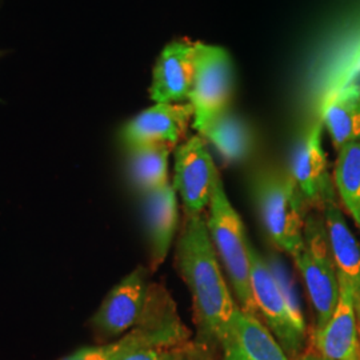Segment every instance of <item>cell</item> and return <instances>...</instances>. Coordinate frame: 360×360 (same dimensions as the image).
<instances>
[{
  "label": "cell",
  "mask_w": 360,
  "mask_h": 360,
  "mask_svg": "<svg viewBox=\"0 0 360 360\" xmlns=\"http://www.w3.org/2000/svg\"><path fill=\"white\" fill-rule=\"evenodd\" d=\"M175 257L180 276L193 297L199 334L220 346L238 303L224 281L206 217H184Z\"/></svg>",
  "instance_id": "6da1fadb"
},
{
  "label": "cell",
  "mask_w": 360,
  "mask_h": 360,
  "mask_svg": "<svg viewBox=\"0 0 360 360\" xmlns=\"http://www.w3.org/2000/svg\"><path fill=\"white\" fill-rule=\"evenodd\" d=\"M206 219L211 242L219 262L227 272L238 306L247 314L257 316L251 290L250 243L245 238V224L232 206L220 175L212 190Z\"/></svg>",
  "instance_id": "7a4b0ae2"
},
{
  "label": "cell",
  "mask_w": 360,
  "mask_h": 360,
  "mask_svg": "<svg viewBox=\"0 0 360 360\" xmlns=\"http://www.w3.org/2000/svg\"><path fill=\"white\" fill-rule=\"evenodd\" d=\"M255 199L263 227L276 248L295 259L304 245L307 210L288 174L266 171L255 181Z\"/></svg>",
  "instance_id": "3957f363"
},
{
  "label": "cell",
  "mask_w": 360,
  "mask_h": 360,
  "mask_svg": "<svg viewBox=\"0 0 360 360\" xmlns=\"http://www.w3.org/2000/svg\"><path fill=\"white\" fill-rule=\"evenodd\" d=\"M300 271L321 330L333 316L340 295V283L327 236L323 214H309L304 224V245L294 259Z\"/></svg>",
  "instance_id": "277c9868"
},
{
  "label": "cell",
  "mask_w": 360,
  "mask_h": 360,
  "mask_svg": "<svg viewBox=\"0 0 360 360\" xmlns=\"http://www.w3.org/2000/svg\"><path fill=\"white\" fill-rule=\"evenodd\" d=\"M195 72L188 103L193 129L199 134L227 111L233 91V67L229 52L218 46L193 43Z\"/></svg>",
  "instance_id": "5b68a950"
},
{
  "label": "cell",
  "mask_w": 360,
  "mask_h": 360,
  "mask_svg": "<svg viewBox=\"0 0 360 360\" xmlns=\"http://www.w3.org/2000/svg\"><path fill=\"white\" fill-rule=\"evenodd\" d=\"M218 176L217 166L200 135L176 147L172 187L181 200L184 217L203 215Z\"/></svg>",
  "instance_id": "8992f818"
},
{
  "label": "cell",
  "mask_w": 360,
  "mask_h": 360,
  "mask_svg": "<svg viewBox=\"0 0 360 360\" xmlns=\"http://www.w3.org/2000/svg\"><path fill=\"white\" fill-rule=\"evenodd\" d=\"M322 120L306 129L294 146L290 175L311 210L322 212L326 205L336 202L334 179L322 144Z\"/></svg>",
  "instance_id": "52a82bcc"
},
{
  "label": "cell",
  "mask_w": 360,
  "mask_h": 360,
  "mask_svg": "<svg viewBox=\"0 0 360 360\" xmlns=\"http://www.w3.org/2000/svg\"><path fill=\"white\" fill-rule=\"evenodd\" d=\"M251 290L257 306V315L263 318L271 333L278 339L287 354L297 355L303 347L304 338L296 330L290 309L284 300L279 284L266 262L250 245Z\"/></svg>",
  "instance_id": "ba28073f"
},
{
  "label": "cell",
  "mask_w": 360,
  "mask_h": 360,
  "mask_svg": "<svg viewBox=\"0 0 360 360\" xmlns=\"http://www.w3.org/2000/svg\"><path fill=\"white\" fill-rule=\"evenodd\" d=\"M148 288L147 271L143 267L132 271L116 284L91 319L95 335L107 340L131 331L142 319Z\"/></svg>",
  "instance_id": "9c48e42d"
},
{
  "label": "cell",
  "mask_w": 360,
  "mask_h": 360,
  "mask_svg": "<svg viewBox=\"0 0 360 360\" xmlns=\"http://www.w3.org/2000/svg\"><path fill=\"white\" fill-rule=\"evenodd\" d=\"M193 117L190 103H156L131 119L120 132L129 148L141 146H167L175 148Z\"/></svg>",
  "instance_id": "30bf717a"
},
{
  "label": "cell",
  "mask_w": 360,
  "mask_h": 360,
  "mask_svg": "<svg viewBox=\"0 0 360 360\" xmlns=\"http://www.w3.org/2000/svg\"><path fill=\"white\" fill-rule=\"evenodd\" d=\"M339 302L330 321L315 331L314 347L326 359L360 360V326L355 297L346 279L339 276Z\"/></svg>",
  "instance_id": "8fae6325"
},
{
  "label": "cell",
  "mask_w": 360,
  "mask_h": 360,
  "mask_svg": "<svg viewBox=\"0 0 360 360\" xmlns=\"http://www.w3.org/2000/svg\"><path fill=\"white\" fill-rule=\"evenodd\" d=\"M220 347L223 360H290L269 327L236 306Z\"/></svg>",
  "instance_id": "7c38bea8"
},
{
  "label": "cell",
  "mask_w": 360,
  "mask_h": 360,
  "mask_svg": "<svg viewBox=\"0 0 360 360\" xmlns=\"http://www.w3.org/2000/svg\"><path fill=\"white\" fill-rule=\"evenodd\" d=\"M195 72V47L188 41H172L165 47L154 68L150 89L155 103L188 102Z\"/></svg>",
  "instance_id": "4fadbf2b"
},
{
  "label": "cell",
  "mask_w": 360,
  "mask_h": 360,
  "mask_svg": "<svg viewBox=\"0 0 360 360\" xmlns=\"http://www.w3.org/2000/svg\"><path fill=\"white\" fill-rule=\"evenodd\" d=\"M144 214L150 247V270L166 260L179 220L178 193L172 184L144 195Z\"/></svg>",
  "instance_id": "5bb4252c"
},
{
  "label": "cell",
  "mask_w": 360,
  "mask_h": 360,
  "mask_svg": "<svg viewBox=\"0 0 360 360\" xmlns=\"http://www.w3.org/2000/svg\"><path fill=\"white\" fill-rule=\"evenodd\" d=\"M328 242L338 275L347 281L355 297L360 326V245L349 230L343 212L336 202L326 205L322 211Z\"/></svg>",
  "instance_id": "9a60e30c"
},
{
  "label": "cell",
  "mask_w": 360,
  "mask_h": 360,
  "mask_svg": "<svg viewBox=\"0 0 360 360\" xmlns=\"http://www.w3.org/2000/svg\"><path fill=\"white\" fill-rule=\"evenodd\" d=\"M322 123L338 151L360 142L359 86L349 84L334 92L323 105Z\"/></svg>",
  "instance_id": "2e32d148"
},
{
  "label": "cell",
  "mask_w": 360,
  "mask_h": 360,
  "mask_svg": "<svg viewBox=\"0 0 360 360\" xmlns=\"http://www.w3.org/2000/svg\"><path fill=\"white\" fill-rule=\"evenodd\" d=\"M172 148L167 146H141L129 150V174L132 186L143 193L166 187L168 158Z\"/></svg>",
  "instance_id": "e0dca14e"
},
{
  "label": "cell",
  "mask_w": 360,
  "mask_h": 360,
  "mask_svg": "<svg viewBox=\"0 0 360 360\" xmlns=\"http://www.w3.org/2000/svg\"><path fill=\"white\" fill-rule=\"evenodd\" d=\"M199 135L211 143L227 162H240L252 150L251 131L240 117L232 115L229 110Z\"/></svg>",
  "instance_id": "ac0fdd59"
},
{
  "label": "cell",
  "mask_w": 360,
  "mask_h": 360,
  "mask_svg": "<svg viewBox=\"0 0 360 360\" xmlns=\"http://www.w3.org/2000/svg\"><path fill=\"white\" fill-rule=\"evenodd\" d=\"M334 186L343 206L360 230V142L349 143L338 151Z\"/></svg>",
  "instance_id": "d6986e66"
},
{
  "label": "cell",
  "mask_w": 360,
  "mask_h": 360,
  "mask_svg": "<svg viewBox=\"0 0 360 360\" xmlns=\"http://www.w3.org/2000/svg\"><path fill=\"white\" fill-rule=\"evenodd\" d=\"M136 346L166 347L167 340L165 335L150 324L139 322L115 343L80 348L62 360H119L126 349Z\"/></svg>",
  "instance_id": "ffe728a7"
},
{
  "label": "cell",
  "mask_w": 360,
  "mask_h": 360,
  "mask_svg": "<svg viewBox=\"0 0 360 360\" xmlns=\"http://www.w3.org/2000/svg\"><path fill=\"white\" fill-rule=\"evenodd\" d=\"M270 266L271 270L275 275V279L279 284V288L282 291L284 300L287 303V307L290 309V314H291V318H292V322H294L296 330L299 331V334L306 336V321H304V316H303V311L300 309V304L297 302L295 287L292 284L290 275L287 274V271L284 270V267L281 263L275 262Z\"/></svg>",
  "instance_id": "44dd1931"
},
{
  "label": "cell",
  "mask_w": 360,
  "mask_h": 360,
  "mask_svg": "<svg viewBox=\"0 0 360 360\" xmlns=\"http://www.w3.org/2000/svg\"><path fill=\"white\" fill-rule=\"evenodd\" d=\"M119 360H174V355L165 347L136 346L126 349Z\"/></svg>",
  "instance_id": "7402d4cb"
},
{
  "label": "cell",
  "mask_w": 360,
  "mask_h": 360,
  "mask_svg": "<svg viewBox=\"0 0 360 360\" xmlns=\"http://www.w3.org/2000/svg\"><path fill=\"white\" fill-rule=\"evenodd\" d=\"M174 355V360H211L206 358L205 355H202L200 352L196 351H184L181 354H172Z\"/></svg>",
  "instance_id": "603a6c76"
},
{
  "label": "cell",
  "mask_w": 360,
  "mask_h": 360,
  "mask_svg": "<svg viewBox=\"0 0 360 360\" xmlns=\"http://www.w3.org/2000/svg\"><path fill=\"white\" fill-rule=\"evenodd\" d=\"M299 360H328L326 359V358H323L319 354H316V352H312V354H307V355H304V356H302Z\"/></svg>",
  "instance_id": "cb8c5ba5"
},
{
  "label": "cell",
  "mask_w": 360,
  "mask_h": 360,
  "mask_svg": "<svg viewBox=\"0 0 360 360\" xmlns=\"http://www.w3.org/2000/svg\"><path fill=\"white\" fill-rule=\"evenodd\" d=\"M359 68H360V65H359Z\"/></svg>",
  "instance_id": "d4e9b609"
}]
</instances>
